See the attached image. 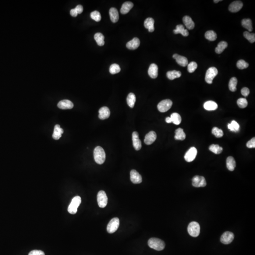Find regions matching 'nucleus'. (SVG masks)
I'll return each mask as SVG.
<instances>
[{"label": "nucleus", "mask_w": 255, "mask_h": 255, "mask_svg": "<svg viewBox=\"0 0 255 255\" xmlns=\"http://www.w3.org/2000/svg\"><path fill=\"white\" fill-rule=\"evenodd\" d=\"M218 74V70L214 67L209 68L207 70L205 76V80L208 84H211L215 76Z\"/></svg>", "instance_id": "5"}, {"label": "nucleus", "mask_w": 255, "mask_h": 255, "mask_svg": "<svg viewBox=\"0 0 255 255\" xmlns=\"http://www.w3.org/2000/svg\"><path fill=\"white\" fill-rule=\"evenodd\" d=\"M158 65L154 63H152L149 66L148 70V73L149 76L152 79H156L158 76Z\"/></svg>", "instance_id": "19"}, {"label": "nucleus", "mask_w": 255, "mask_h": 255, "mask_svg": "<svg viewBox=\"0 0 255 255\" xmlns=\"http://www.w3.org/2000/svg\"><path fill=\"white\" fill-rule=\"evenodd\" d=\"M94 159L97 164L102 165L105 160V152L104 149L100 146H97L94 148Z\"/></svg>", "instance_id": "1"}, {"label": "nucleus", "mask_w": 255, "mask_h": 255, "mask_svg": "<svg viewBox=\"0 0 255 255\" xmlns=\"http://www.w3.org/2000/svg\"><path fill=\"white\" fill-rule=\"evenodd\" d=\"M242 26L246 28L249 32L252 31L253 30L252 23L251 19H244L242 21Z\"/></svg>", "instance_id": "34"}, {"label": "nucleus", "mask_w": 255, "mask_h": 255, "mask_svg": "<svg viewBox=\"0 0 255 255\" xmlns=\"http://www.w3.org/2000/svg\"><path fill=\"white\" fill-rule=\"evenodd\" d=\"M166 76L169 80H173L181 77L182 76V73L179 71L173 70L167 72Z\"/></svg>", "instance_id": "29"}, {"label": "nucleus", "mask_w": 255, "mask_h": 255, "mask_svg": "<svg viewBox=\"0 0 255 255\" xmlns=\"http://www.w3.org/2000/svg\"><path fill=\"white\" fill-rule=\"evenodd\" d=\"M172 105V101L170 99L162 100L158 104V110L161 112H166L170 109Z\"/></svg>", "instance_id": "7"}, {"label": "nucleus", "mask_w": 255, "mask_h": 255, "mask_svg": "<svg viewBox=\"0 0 255 255\" xmlns=\"http://www.w3.org/2000/svg\"><path fill=\"white\" fill-rule=\"evenodd\" d=\"M94 38L99 46H103L104 44V37L101 33H97L94 36Z\"/></svg>", "instance_id": "32"}, {"label": "nucleus", "mask_w": 255, "mask_h": 255, "mask_svg": "<svg viewBox=\"0 0 255 255\" xmlns=\"http://www.w3.org/2000/svg\"><path fill=\"white\" fill-rule=\"evenodd\" d=\"M174 138L176 140H183L186 138V134L182 128H178L175 130V135Z\"/></svg>", "instance_id": "30"}, {"label": "nucleus", "mask_w": 255, "mask_h": 255, "mask_svg": "<svg viewBox=\"0 0 255 255\" xmlns=\"http://www.w3.org/2000/svg\"><path fill=\"white\" fill-rule=\"evenodd\" d=\"M244 37L251 43H253L255 41V34L250 33L248 31H245L243 33Z\"/></svg>", "instance_id": "41"}, {"label": "nucleus", "mask_w": 255, "mask_h": 255, "mask_svg": "<svg viewBox=\"0 0 255 255\" xmlns=\"http://www.w3.org/2000/svg\"><path fill=\"white\" fill-rule=\"evenodd\" d=\"M121 71V68L118 64L114 63L112 64L110 67L109 72L112 74H115L120 73Z\"/></svg>", "instance_id": "40"}, {"label": "nucleus", "mask_w": 255, "mask_h": 255, "mask_svg": "<svg viewBox=\"0 0 255 255\" xmlns=\"http://www.w3.org/2000/svg\"><path fill=\"white\" fill-rule=\"evenodd\" d=\"M228 46V44L225 41H221L217 45L215 49V52L217 54H220L223 53L225 49Z\"/></svg>", "instance_id": "31"}, {"label": "nucleus", "mask_w": 255, "mask_h": 255, "mask_svg": "<svg viewBox=\"0 0 255 255\" xmlns=\"http://www.w3.org/2000/svg\"><path fill=\"white\" fill-rule=\"evenodd\" d=\"M63 133V130L61 128L60 125L57 124L55 126L54 133L53 134V138L54 140H58L61 138Z\"/></svg>", "instance_id": "23"}, {"label": "nucleus", "mask_w": 255, "mask_h": 255, "mask_svg": "<svg viewBox=\"0 0 255 255\" xmlns=\"http://www.w3.org/2000/svg\"><path fill=\"white\" fill-rule=\"evenodd\" d=\"M228 128L230 130L233 132H238L239 130V125L235 121H232L228 125Z\"/></svg>", "instance_id": "39"}, {"label": "nucleus", "mask_w": 255, "mask_h": 255, "mask_svg": "<svg viewBox=\"0 0 255 255\" xmlns=\"http://www.w3.org/2000/svg\"><path fill=\"white\" fill-rule=\"evenodd\" d=\"M205 37L206 39L210 41H214L217 38V35L214 31L209 30L206 32L205 33Z\"/></svg>", "instance_id": "37"}, {"label": "nucleus", "mask_w": 255, "mask_h": 255, "mask_svg": "<svg viewBox=\"0 0 255 255\" xmlns=\"http://www.w3.org/2000/svg\"><path fill=\"white\" fill-rule=\"evenodd\" d=\"M220 1H221H221L220 0H217V1L215 0V1H214V2H215V3H217V2H219Z\"/></svg>", "instance_id": "53"}, {"label": "nucleus", "mask_w": 255, "mask_h": 255, "mask_svg": "<svg viewBox=\"0 0 255 255\" xmlns=\"http://www.w3.org/2000/svg\"><path fill=\"white\" fill-rule=\"evenodd\" d=\"M188 232L189 234L193 237H197L200 235V227L196 221H192L189 224L188 227Z\"/></svg>", "instance_id": "3"}, {"label": "nucleus", "mask_w": 255, "mask_h": 255, "mask_svg": "<svg viewBox=\"0 0 255 255\" xmlns=\"http://www.w3.org/2000/svg\"><path fill=\"white\" fill-rule=\"evenodd\" d=\"M140 39L137 37L134 38L133 39L128 42L126 47L130 50H135L138 48L140 45Z\"/></svg>", "instance_id": "20"}, {"label": "nucleus", "mask_w": 255, "mask_h": 255, "mask_svg": "<svg viewBox=\"0 0 255 255\" xmlns=\"http://www.w3.org/2000/svg\"><path fill=\"white\" fill-rule=\"evenodd\" d=\"M204 107L206 110L214 111L217 109L218 105L214 101H208L204 103Z\"/></svg>", "instance_id": "27"}, {"label": "nucleus", "mask_w": 255, "mask_h": 255, "mask_svg": "<svg viewBox=\"0 0 255 255\" xmlns=\"http://www.w3.org/2000/svg\"><path fill=\"white\" fill-rule=\"evenodd\" d=\"M136 100V96L133 93H130L128 94L127 97V102L130 108H133L135 104Z\"/></svg>", "instance_id": "33"}, {"label": "nucleus", "mask_w": 255, "mask_h": 255, "mask_svg": "<svg viewBox=\"0 0 255 255\" xmlns=\"http://www.w3.org/2000/svg\"><path fill=\"white\" fill-rule=\"evenodd\" d=\"M75 9H76V11L78 13V14H81L83 11V6L81 5H78L75 8Z\"/></svg>", "instance_id": "50"}, {"label": "nucleus", "mask_w": 255, "mask_h": 255, "mask_svg": "<svg viewBox=\"0 0 255 255\" xmlns=\"http://www.w3.org/2000/svg\"><path fill=\"white\" fill-rule=\"evenodd\" d=\"M183 22L188 30H193L195 27V23L190 17L185 16L183 18Z\"/></svg>", "instance_id": "22"}, {"label": "nucleus", "mask_w": 255, "mask_h": 255, "mask_svg": "<svg viewBox=\"0 0 255 255\" xmlns=\"http://www.w3.org/2000/svg\"><path fill=\"white\" fill-rule=\"evenodd\" d=\"M120 225V220L118 218H113L107 225V231L108 233H113L117 230Z\"/></svg>", "instance_id": "6"}, {"label": "nucleus", "mask_w": 255, "mask_h": 255, "mask_svg": "<svg viewBox=\"0 0 255 255\" xmlns=\"http://www.w3.org/2000/svg\"><path fill=\"white\" fill-rule=\"evenodd\" d=\"M192 185L195 187H204L207 185L205 178L200 176H195L192 179Z\"/></svg>", "instance_id": "9"}, {"label": "nucleus", "mask_w": 255, "mask_h": 255, "mask_svg": "<svg viewBox=\"0 0 255 255\" xmlns=\"http://www.w3.org/2000/svg\"><path fill=\"white\" fill-rule=\"evenodd\" d=\"M165 121H166V122L168 123H170L172 122V121L171 118L170 117H167L165 119Z\"/></svg>", "instance_id": "52"}, {"label": "nucleus", "mask_w": 255, "mask_h": 255, "mask_svg": "<svg viewBox=\"0 0 255 255\" xmlns=\"http://www.w3.org/2000/svg\"><path fill=\"white\" fill-rule=\"evenodd\" d=\"M243 7V3L240 1L233 2L229 5V10L232 12H237L240 11Z\"/></svg>", "instance_id": "14"}, {"label": "nucleus", "mask_w": 255, "mask_h": 255, "mask_svg": "<svg viewBox=\"0 0 255 255\" xmlns=\"http://www.w3.org/2000/svg\"><path fill=\"white\" fill-rule=\"evenodd\" d=\"M81 202V197L80 196H76L72 200L68 208L69 213L71 214H75L77 212L78 207Z\"/></svg>", "instance_id": "4"}, {"label": "nucleus", "mask_w": 255, "mask_h": 255, "mask_svg": "<svg viewBox=\"0 0 255 255\" xmlns=\"http://www.w3.org/2000/svg\"><path fill=\"white\" fill-rule=\"evenodd\" d=\"M70 15H72L73 17H75L78 15V13L77 12L76 9H71L70 11Z\"/></svg>", "instance_id": "51"}, {"label": "nucleus", "mask_w": 255, "mask_h": 255, "mask_svg": "<svg viewBox=\"0 0 255 255\" xmlns=\"http://www.w3.org/2000/svg\"><path fill=\"white\" fill-rule=\"evenodd\" d=\"M28 255H45L43 251L39 250H34L30 252Z\"/></svg>", "instance_id": "48"}, {"label": "nucleus", "mask_w": 255, "mask_h": 255, "mask_svg": "<svg viewBox=\"0 0 255 255\" xmlns=\"http://www.w3.org/2000/svg\"><path fill=\"white\" fill-rule=\"evenodd\" d=\"M212 133L217 138H221L224 135V132L223 130L218 128L217 127H214L212 129Z\"/></svg>", "instance_id": "42"}, {"label": "nucleus", "mask_w": 255, "mask_h": 255, "mask_svg": "<svg viewBox=\"0 0 255 255\" xmlns=\"http://www.w3.org/2000/svg\"><path fill=\"white\" fill-rule=\"evenodd\" d=\"M154 20L153 18H148L145 20L144 26L149 32H152L154 30Z\"/></svg>", "instance_id": "21"}, {"label": "nucleus", "mask_w": 255, "mask_h": 255, "mask_svg": "<svg viewBox=\"0 0 255 255\" xmlns=\"http://www.w3.org/2000/svg\"><path fill=\"white\" fill-rule=\"evenodd\" d=\"M90 17L93 20L97 22L100 21L101 19V16L100 12L97 11H94L90 14Z\"/></svg>", "instance_id": "43"}, {"label": "nucleus", "mask_w": 255, "mask_h": 255, "mask_svg": "<svg viewBox=\"0 0 255 255\" xmlns=\"http://www.w3.org/2000/svg\"><path fill=\"white\" fill-rule=\"evenodd\" d=\"M247 147L249 148H255V138H253L251 140L247 142Z\"/></svg>", "instance_id": "47"}, {"label": "nucleus", "mask_w": 255, "mask_h": 255, "mask_svg": "<svg viewBox=\"0 0 255 255\" xmlns=\"http://www.w3.org/2000/svg\"><path fill=\"white\" fill-rule=\"evenodd\" d=\"M250 90L247 87H244L241 90V93L244 97H247L250 94Z\"/></svg>", "instance_id": "49"}, {"label": "nucleus", "mask_w": 255, "mask_h": 255, "mask_svg": "<svg viewBox=\"0 0 255 255\" xmlns=\"http://www.w3.org/2000/svg\"><path fill=\"white\" fill-rule=\"evenodd\" d=\"M148 245L150 248L158 251L164 250L165 246L164 241L156 238L150 239L148 241Z\"/></svg>", "instance_id": "2"}, {"label": "nucleus", "mask_w": 255, "mask_h": 255, "mask_svg": "<svg viewBox=\"0 0 255 255\" xmlns=\"http://www.w3.org/2000/svg\"><path fill=\"white\" fill-rule=\"evenodd\" d=\"M234 235L232 232H226L223 233L221 237V242L224 244H229L233 241Z\"/></svg>", "instance_id": "10"}, {"label": "nucleus", "mask_w": 255, "mask_h": 255, "mask_svg": "<svg viewBox=\"0 0 255 255\" xmlns=\"http://www.w3.org/2000/svg\"><path fill=\"white\" fill-rule=\"evenodd\" d=\"M109 15L111 20L113 23H116L119 20V13L117 9L115 8H111L110 9Z\"/></svg>", "instance_id": "24"}, {"label": "nucleus", "mask_w": 255, "mask_h": 255, "mask_svg": "<svg viewBox=\"0 0 255 255\" xmlns=\"http://www.w3.org/2000/svg\"><path fill=\"white\" fill-rule=\"evenodd\" d=\"M173 32L175 34H182L184 37H187L189 35L188 30L185 29L182 25H178L176 26L175 30H173Z\"/></svg>", "instance_id": "25"}, {"label": "nucleus", "mask_w": 255, "mask_h": 255, "mask_svg": "<svg viewBox=\"0 0 255 255\" xmlns=\"http://www.w3.org/2000/svg\"><path fill=\"white\" fill-rule=\"evenodd\" d=\"M170 117L171 118L172 122L175 125H179L182 122V118L181 116L176 112H174L172 114Z\"/></svg>", "instance_id": "35"}, {"label": "nucleus", "mask_w": 255, "mask_h": 255, "mask_svg": "<svg viewBox=\"0 0 255 255\" xmlns=\"http://www.w3.org/2000/svg\"><path fill=\"white\" fill-rule=\"evenodd\" d=\"M97 200L99 207L101 208L105 207L108 202V197L105 192L103 190L99 191L97 196Z\"/></svg>", "instance_id": "8"}, {"label": "nucleus", "mask_w": 255, "mask_h": 255, "mask_svg": "<svg viewBox=\"0 0 255 255\" xmlns=\"http://www.w3.org/2000/svg\"><path fill=\"white\" fill-rule=\"evenodd\" d=\"M248 101L247 99L243 98H240L237 100V104L240 108H245L248 105Z\"/></svg>", "instance_id": "45"}, {"label": "nucleus", "mask_w": 255, "mask_h": 255, "mask_svg": "<svg viewBox=\"0 0 255 255\" xmlns=\"http://www.w3.org/2000/svg\"><path fill=\"white\" fill-rule=\"evenodd\" d=\"M209 149L211 152L215 154H220L222 152L223 150V148L220 147L219 145L214 144L211 145L209 147Z\"/></svg>", "instance_id": "38"}, {"label": "nucleus", "mask_w": 255, "mask_h": 255, "mask_svg": "<svg viewBox=\"0 0 255 255\" xmlns=\"http://www.w3.org/2000/svg\"><path fill=\"white\" fill-rule=\"evenodd\" d=\"M157 134L154 131H151L145 136L144 142L147 145H150L155 141L157 139Z\"/></svg>", "instance_id": "15"}, {"label": "nucleus", "mask_w": 255, "mask_h": 255, "mask_svg": "<svg viewBox=\"0 0 255 255\" xmlns=\"http://www.w3.org/2000/svg\"><path fill=\"white\" fill-rule=\"evenodd\" d=\"M197 64L195 62H192L188 64V70L189 73H193L197 69Z\"/></svg>", "instance_id": "46"}, {"label": "nucleus", "mask_w": 255, "mask_h": 255, "mask_svg": "<svg viewBox=\"0 0 255 255\" xmlns=\"http://www.w3.org/2000/svg\"><path fill=\"white\" fill-rule=\"evenodd\" d=\"M226 166L230 171H233L236 167V162L234 158L229 157L226 159Z\"/></svg>", "instance_id": "28"}, {"label": "nucleus", "mask_w": 255, "mask_h": 255, "mask_svg": "<svg viewBox=\"0 0 255 255\" xmlns=\"http://www.w3.org/2000/svg\"><path fill=\"white\" fill-rule=\"evenodd\" d=\"M130 180L134 184L140 183L142 182V178L140 174L136 171L132 170L130 171Z\"/></svg>", "instance_id": "12"}, {"label": "nucleus", "mask_w": 255, "mask_h": 255, "mask_svg": "<svg viewBox=\"0 0 255 255\" xmlns=\"http://www.w3.org/2000/svg\"><path fill=\"white\" fill-rule=\"evenodd\" d=\"M197 153V151L195 147H191L185 154L184 159L187 162H192L196 158Z\"/></svg>", "instance_id": "11"}, {"label": "nucleus", "mask_w": 255, "mask_h": 255, "mask_svg": "<svg viewBox=\"0 0 255 255\" xmlns=\"http://www.w3.org/2000/svg\"><path fill=\"white\" fill-rule=\"evenodd\" d=\"M132 142L136 150H140L141 148V142L139 139V134L136 131H134L132 133Z\"/></svg>", "instance_id": "13"}, {"label": "nucleus", "mask_w": 255, "mask_h": 255, "mask_svg": "<svg viewBox=\"0 0 255 255\" xmlns=\"http://www.w3.org/2000/svg\"><path fill=\"white\" fill-rule=\"evenodd\" d=\"M110 115V111L106 106L102 107L99 110V118L101 120H105L109 117Z\"/></svg>", "instance_id": "16"}, {"label": "nucleus", "mask_w": 255, "mask_h": 255, "mask_svg": "<svg viewBox=\"0 0 255 255\" xmlns=\"http://www.w3.org/2000/svg\"><path fill=\"white\" fill-rule=\"evenodd\" d=\"M58 107L61 109H71L73 107V102L69 100H63L60 101L58 104Z\"/></svg>", "instance_id": "18"}, {"label": "nucleus", "mask_w": 255, "mask_h": 255, "mask_svg": "<svg viewBox=\"0 0 255 255\" xmlns=\"http://www.w3.org/2000/svg\"><path fill=\"white\" fill-rule=\"evenodd\" d=\"M237 79L235 77H232L230 80L229 83V88L230 90L232 92L236 91L237 90Z\"/></svg>", "instance_id": "36"}, {"label": "nucleus", "mask_w": 255, "mask_h": 255, "mask_svg": "<svg viewBox=\"0 0 255 255\" xmlns=\"http://www.w3.org/2000/svg\"><path fill=\"white\" fill-rule=\"evenodd\" d=\"M173 59L176 61L177 63L179 64L180 66L182 67H186L188 64V60L185 57L179 55L178 54H174L173 55Z\"/></svg>", "instance_id": "17"}, {"label": "nucleus", "mask_w": 255, "mask_h": 255, "mask_svg": "<svg viewBox=\"0 0 255 255\" xmlns=\"http://www.w3.org/2000/svg\"><path fill=\"white\" fill-rule=\"evenodd\" d=\"M133 3L130 2H124L122 5L121 9V12L122 14H126L130 11V9L133 7Z\"/></svg>", "instance_id": "26"}, {"label": "nucleus", "mask_w": 255, "mask_h": 255, "mask_svg": "<svg viewBox=\"0 0 255 255\" xmlns=\"http://www.w3.org/2000/svg\"><path fill=\"white\" fill-rule=\"evenodd\" d=\"M249 63L246 62L245 61L243 60H240L238 61L237 63V67L238 68L240 69H243L247 68L249 67Z\"/></svg>", "instance_id": "44"}]
</instances>
